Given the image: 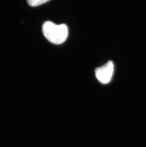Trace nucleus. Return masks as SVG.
<instances>
[{
    "label": "nucleus",
    "mask_w": 146,
    "mask_h": 147,
    "mask_svg": "<svg viewBox=\"0 0 146 147\" xmlns=\"http://www.w3.org/2000/svg\"><path fill=\"white\" fill-rule=\"evenodd\" d=\"M42 31L46 38L55 45H61L66 40L68 31L65 24L57 25L53 22L47 21L42 26Z\"/></svg>",
    "instance_id": "f257e3e1"
},
{
    "label": "nucleus",
    "mask_w": 146,
    "mask_h": 147,
    "mask_svg": "<svg viewBox=\"0 0 146 147\" xmlns=\"http://www.w3.org/2000/svg\"><path fill=\"white\" fill-rule=\"evenodd\" d=\"M114 71V64L111 61H108L102 66L95 69V76L98 81L103 84L110 82Z\"/></svg>",
    "instance_id": "f03ea898"
},
{
    "label": "nucleus",
    "mask_w": 146,
    "mask_h": 147,
    "mask_svg": "<svg viewBox=\"0 0 146 147\" xmlns=\"http://www.w3.org/2000/svg\"><path fill=\"white\" fill-rule=\"evenodd\" d=\"M49 1L48 0H29L28 1V4L31 7H37Z\"/></svg>",
    "instance_id": "7ed1b4c3"
}]
</instances>
